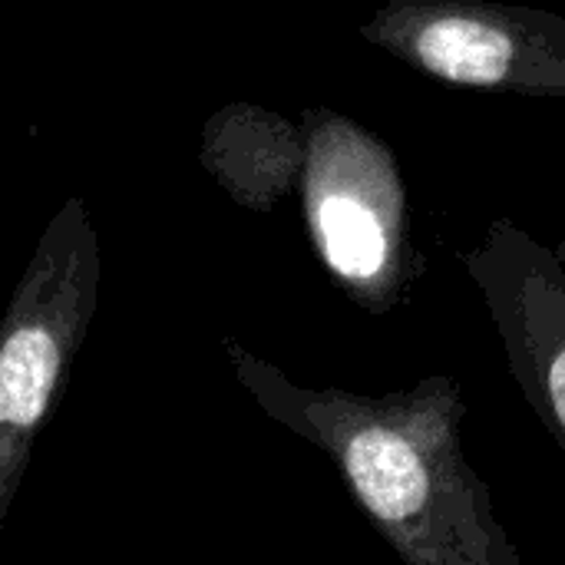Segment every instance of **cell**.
I'll use <instances>...</instances> for the list:
<instances>
[{
    "label": "cell",
    "mask_w": 565,
    "mask_h": 565,
    "mask_svg": "<svg viewBox=\"0 0 565 565\" xmlns=\"http://www.w3.org/2000/svg\"><path fill=\"white\" fill-rule=\"evenodd\" d=\"M235 367L275 424L331 460L401 563L523 565L490 487L467 460V404L454 381L430 377L414 391L361 397L291 384L248 354Z\"/></svg>",
    "instance_id": "1"
},
{
    "label": "cell",
    "mask_w": 565,
    "mask_h": 565,
    "mask_svg": "<svg viewBox=\"0 0 565 565\" xmlns=\"http://www.w3.org/2000/svg\"><path fill=\"white\" fill-rule=\"evenodd\" d=\"M79 315L60 301L13 311L0 331V533L36 434L53 414Z\"/></svg>",
    "instance_id": "2"
},
{
    "label": "cell",
    "mask_w": 565,
    "mask_h": 565,
    "mask_svg": "<svg viewBox=\"0 0 565 565\" xmlns=\"http://www.w3.org/2000/svg\"><path fill=\"white\" fill-rule=\"evenodd\" d=\"M510 367L565 457V288L526 281L500 295Z\"/></svg>",
    "instance_id": "3"
},
{
    "label": "cell",
    "mask_w": 565,
    "mask_h": 565,
    "mask_svg": "<svg viewBox=\"0 0 565 565\" xmlns=\"http://www.w3.org/2000/svg\"><path fill=\"white\" fill-rule=\"evenodd\" d=\"M417 56L430 73L450 83L490 86L510 73L513 46L500 30L487 23L437 20L424 26V33L417 36Z\"/></svg>",
    "instance_id": "4"
},
{
    "label": "cell",
    "mask_w": 565,
    "mask_h": 565,
    "mask_svg": "<svg viewBox=\"0 0 565 565\" xmlns=\"http://www.w3.org/2000/svg\"><path fill=\"white\" fill-rule=\"evenodd\" d=\"M318 238L328 265L344 281H374L387 265V235L374 212L351 195H324L318 205Z\"/></svg>",
    "instance_id": "5"
}]
</instances>
